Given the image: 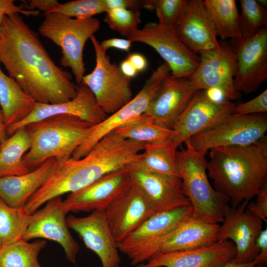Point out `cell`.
Returning <instances> with one entry per match:
<instances>
[{
	"label": "cell",
	"mask_w": 267,
	"mask_h": 267,
	"mask_svg": "<svg viewBox=\"0 0 267 267\" xmlns=\"http://www.w3.org/2000/svg\"><path fill=\"white\" fill-rule=\"evenodd\" d=\"M36 102L56 104L74 98L78 87L52 60L38 35L19 14L4 17L0 30V63Z\"/></svg>",
	"instance_id": "obj_1"
},
{
	"label": "cell",
	"mask_w": 267,
	"mask_h": 267,
	"mask_svg": "<svg viewBox=\"0 0 267 267\" xmlns=\"http://www.w3.org/2000/svg\"><path fill=\"white\" fill-rule=\"evenodd\" d=\"M144 145L112 132L80 159L55 158L48 177L27 200L24 211L30 215L50 199L80 190L105 175L129 166Z\"/></svg>",
	"instance_id": "obj_2"
},
{
	"label": "cell",
	"mask_w": 267,
	"mask_h": 267,
	"mask_svg": "<svg viewBox=\"0 0 267 267\" xmlns=\"http://www.w3.org/2000/svg\"><path fill=\"white\" fill-rule=\"evenodd\" d=\"M207 171L215 189L235 208L250 201L267 183L266 137L245 146H223L209 150Z\"/></svg>",
	"instance_id": "obj_3"
},
{
	"label": "cell",
	"mask_w": 267,
	"mask_h": 267,
	"mask_svg": "<svg viewBox=\"0 0 267 267\" xmlns=\"http://www.w3.org/2000/svg\"><path fill=\"white\" fill-rule=\"evenodd\" d=\"M94 125L75 116L60 115L25 126L31 146L23 157L26 166L32 170L51 158H66L91 133Z\"/></svg>",
	"instance_id": "obj_4"
},
{
	"label": "cell",
	"mask_w": 267,
	"mask_h": 267,
	"mask_svg": "<svg viewBox=\"0 0 267 267\" xmlns=\"http://www.w3.org/2000/svg\"><path fill=\"white\" fill-rule=\"evenodd\" d=\"M176 151V162L185 196L192 207L191 218L202 222H222L228 197L214 189L207 174L206 154L195 151L188 139Z\"/></svg>",
	"instance_id": "obj_5"
},
{
	"label": "cell",
	"mask_w": 267,
	"mask_h": 267,
	"mask_svg": "<svg viewBox=\"0 0 267 267\" xmlns=\"http://www.w3.org/2000/svg\"><path fill=\"white\" fill-rule=\"evenodd\" d=\"M44 14L39 33L61 48V64L69 67L76 82L81 84L86 70L84 48L88 40L99 30L100 21L93 17L77 18L55 12Z\"/></svg>",
	"instance_id": "obj_6"
},
{
	"label": "cell",
	"mask_w": 267,
	"mask_h": 267,
	"mask_svg": "<svg viewBox=\"0 0 267 267\" xmlns=\"http://www.w3.org/2000/svg\"><path fill=\"white\" fill-rule=\"evenodd\" d=\"M90 39L95 51V66L91 73L84 76L82 83L89 88L99 107L108 116L133 98L132 79L122 73L116 63L111 61L94 35Z\"/></svg>",
	"instance_id": "obj_7"
},
{
	"label": "cell",
	"mask_w": 267,
	"mask_h": 267,
	"mask_svg": "<svg viewBox=\"0 0 267 267\" xmlns=\"http://www.w3.org/2000/svg\"><path fill=\"white\" fill-rule=\"evenodd\" d=\"M265 114H230L215 126L188 139L196 151L206 154L211 149L223 146H245L266 137Z\"/></svg>",
	"instance_id": "obj_8"
},
{
	"label": "cell",
	"mask_w": 267,
	"mask_h": 267,
	"mask_svg": "<svg viewBox=\"0 0 267 267\" xmlns=\"http://www.w3.org/2000/svg\"><path fill=\"white\" fill-rule=\"evenodd\" d=\"M132 42L146 44L154 49L171 70V75L188 78L197 68L200 57L178 37L176 29L158 22H149L128 38Z\"/></svg>",
	"instance_id": "obj_9"
},
{
	"label": "cell",
	"mask_w": 267,
	"mask_h": 267,
	"mask_svg": "<svg viewBox=\"0 0 267 267\" xmlns=\"http://www.w3.org/2000/svg\"><path fill=\"white\" fill-rule=\"evenodd\" d=\"M170 74V68L166 62L159 66L147 79L139 92L127 104L93 126L90 134L71 157L75 159L84 157L106 135L144 114L162 82Z\"/></svg>",
	"instance_id": "obj_10"
},
{
	"label": "cell",
	"mask_w": 267,
	"mask_h": 267,
	"mask_svg": "<svg viewBox=\"0 0 267 267\" xmlns=\"http://www.w3.org/2000/svg\"><path fill=\"white\" fill-rule=\"evenodd\" d=\"M218 224L200 222L191 217L175 228L134 254L129 259L136 266L163 253L191 250L212 245L218 241Z\"/></svg>",
	"instance_id": "obj_11"
},
{
	"label": "cell",
	"mask_w": 267,
	"mask_h": 267,
	"mask_svg": "<svg viewBox=\"0 0 267 267\" xmlns=\"http://www.w3.org/2000/svg\"><path fill=\"white\" fill-rule=\"evenodd\" d=\"M199 54V65L188 77L199 90L217 89L225 98L238 99L239 93L234 88L237 62L233 47L226 43H220V47L205 51Z\"/></svg>",
	"instance_id": "obj_12"
},
{
	"label": "cell",
	"mask_w": 267,
	"mask_h": 267,
	"mask_svg": "<svg viewBox=\"0 0 267 267\" xmlns=\"http://www.w3.org/2000/svg\"><path fill=\"white\" fill-rule=\"evenodd\" d=\"M235 104L212 101L198 91L178 118L168 141L175 149L192 136L220 123L232 114Z\"/></svg>",
	"instance_id": "obj_13"
},
{
	"label": "cell",
	"mask_w": 267,
	"mask_h": 267,
	"mask_svg": "<svg viewBox=\"0 0 267 267\" xmlns=\"http://www.w3.org/2000/svg\"><path fill=\"white\" fill-rule=\"evenodd\" d=\"M133 183L130 170L126 166L104 175L80 190L69 193L63 200V207L67 213L105 211Z\"/></svg>",
	"instance_id": "obj_14"
},
{
	"label": "cell",
	"mask_w": 267,
	"mask_h": 267,
	"mask_svg": "<svg viewBox=\"0 0 267 267\" xmlns=\"http://www.w3.org/2000/svg\"><path fill=\"white\" fill-rule=\"evenodd\" d=\"M249 202L245 201L235 208L228 205L220 226L218 241L229 240L234 243L236 255L230 262L236 264L251 263L259 254L255 242L263 221L246 209Z\"/></svg>",
	"instance_id": "obj_15"
},
{
	"label": "cell",
	"mask_w": 267,
	"mask_h": 267,
	"mask_svg": "<svg viewBox=\"0 0 267 267\" xmlns=\"http://www.w3.org/2000/svg\"><path fill=\"white\" fill-rule=\"evenodd\" d=\"M67 214L61 196L50 199L42 209L30 215L22 239L28 241L41 238L56 242L62 247L67 260L74 263L80 246L69 230Z\"/></svg>",
	"instance_id": "obj_16"
},
{
	"label": "cell",
	"mask_w": 267,
	"mask_h": 267,
	"mask_svg": "<svg viewBox=\"0 0 267 267\" xmlns=\"http://www.w3.org/2000/svg\"><path fill=\"white\" fill-rule=\"evenodd\" d=\"M235 42L237 68L234 88L238 93L250 94L267 80V27L250 39Z\"/></svg>",
	"instance_id": "obj_17"
},
{
	"label": "cell",
	"mask_w": 267,
	"mask_h": 267,
	"mask_svg": "<svg viewBox=\"0 0 267 267\" xmlns=\"http://www.w3.org/2000/svg\"><path fill=\"white\" fill-rule=\"evenodd\" d=\"M198 91L188 78L170 74L162 82L144 114L157 125L171 130Z\"/></svg>",
	"instance_id": "obj_18"
},
{
	"label": "cell",
	"mask_w": 267,
	"mask_h": 267,
	"mask_svg": "<svg viewBox=\"0 0 267 267\" xmlns=\"http://www.w3.org/2000/svg\"><path fill=\"white\" fill-rule=\"evenodd\" d=\"M108 225L117 243L122 241L146 220L156 213L134 182L104 211Z\"/></svg>",
	"instance_id": "obj_19"
},
{
	"label": "cell",
	"mask_w": 267,
	"mask_h": 267,
	"mask_svg": "<svg viewBox=\"0 0 267 267\" xmlns=\"http://www.w3.org/2000/svg\"><path fill=\"white\" fill-rule=\"evenodd\" d=\"M69 229L76 232L86 247L95 253L102 267H120L121 258L104 211L94 210L84 217L70 215L66 218Z\"/></svg>",
	"instance_id": "obj_20"
},
{
	"label": "cell",
	"mask_w": 267,
	"mask_h": 267,
	"mask_svg": "<svg viewBox=\"0 0 267 267\" xmlns=\"http://www.w3.org/2000/svg\"><path fill=\"white\" fill-rule=\"evenodd\" d=\"M60 115L75 116L94 126L107 117L99 107L95 97L89 88L83 83L79 85L78 92L73 99L56 104L36 102L31 113L23 120L6 128L8 135L28 124Z\"/></svg>",
	"instance_id": "obj_21"
},
{
	"label": "cell",
	"mask_w": 267,
	"mask_h": 267,
	"mask_svg": "<svg viewBox=\"0 0 267 267\" xmlns=\"http://www.w3.org/2000/svg\"><path fill=\"white\" fill-rule=\"evenodd\" d=\"M235 255L232 241H217L201 248L160 254L135 267H222Z\"/></svg>",
	"instance_id": "obj_22"
},
{
	"label": "cell",
	"mask_w": 267,
	"mask_h": 267,
	"mask_svg": "<svg viewBox=\"0 0 267 267\" xmlns=\"http://www.w3.org/2000/svg\"><path fill=\"white\" fill-rule=\"evenodd\" d=\"M129 168L138 186L156 213L191 205L184 194L180 178Z\"/></svg>",
	"instance_id": "obj_23"
},
{
	"label": "cell",
	"mask_w": 267,
	"mask_h": 267,
	"mask_svg": "<svg viewBox=\"0 0 267 267\" xmlns=\"http://www.w3.org/2000/svg\"><path fill=\"white\" fill-rule=\"evenodd\" d=\"M176 31L182 42L196 54L220 47L215 26L204 0H188Z\"/></svg>",
	"instance_id": "obj_24"
},
{
	"label": "cell",
	"mask_w": 267,
	"mask_h": 267,
	"mask_svg": "<svg viewBox=\"0 0 267 267\" xmlns=\"http://www.w3.org/2000/svg\"><path fill=\"white\" fill-rule=\"evenodd\" d=\"M191 205L156 213L122 241L117 243L118 250L129 258L156 239L167 234L185 220L191 217Z\"/></svg>",
	"instance_id": "obj_25"
},
{
	"label": "cell",
	"mask_w": 267,
	"mask_h": 267,
	"mask_svg": "<svg viewBox=\"0 0 267 267\" xmlns=\"http://www.w3.org/2000/svg\"><path fill=\"white\" fill-rule=\"evenodd\" d=\"M55 161L49 159L29 173L0 178V199L9 206L23 208L29 198L44 184Z\"/></svg>",
	"instance_id": "obj_26"
},
{
	"label": "cell",
	"mask_w": 267,
	"mask_h": 267,
	"mask_svg": "<svg viewBox=\"0 0 267 267\" xmlns=\"http://www.w3.org/2000/svg\"><path fill=\"white\" fill-rule=\"evenodd\" d=\"M36 103V101L0 67V106L6 127L23 120L33 111Z\"/></svg>",
	"instance_id": "obj_27"
},
{
	"label": "cell",
	"mask_w": 267,
	"mask_h": 267,
	"mask_svg": "<svg viewBox=\"0 0 267 267\" xmlns=\"http://www.w3.org/2000/svg\"><path fill=\"white\" fill-rule=\"evenodd\" d=\"M168 140L144 144L143 150L128 166L146 172L179 177L176 157L177 149Z\"/></svg>",
	"instance_id": "obj_28"
},
{
	"label": "cell",
	"mask_w": 267,
	"mask_h": 267,
	"mask_svg": "<svg viewBox=\"0 0 267 267\" xmlns=\"http://www.w3.org/2000/svg\"><path fill=\"white\" fill-rule=\"evenodd\" d=\"M30 146V137L24 127L19 129L1 144L0 178L23 175L32 171L26 166L23 160Z\"/></svg>",
	"instance_id": "obj_29"
},
{
	"label": "cell",
	"mask_w": 267,
	"mask_h": 267,
	"mask_svg": "<svg viewBox=\"0 0 267 267\" xmlns=\"http://www.w3.org/2000/svg\"><path fill=\"white\" fill-rule=\"evenodd\" d=\"M205 5L215 26L218 37L223 40L241 39L239 14L234 0H205Z\"/></svg>",
	"instance_id": "obj_30"
},
{
	"label": "cell",
	"mask_w": 267,
	"mask_h": 267,
	"mask_svg": "<svg viewBox=\"0 0 267 267\" xmlns=\"http://www.w3.org/2000/svg\"><path fill=\"white\" fill-rule=\"evenodd\" d=\"M46 245L44 239L30 243L21 239L2 245L0 248V267H42L38 256Z\"/></svg>",
	"instance_id": "obj_31"
},
{
	"label": "cell",
	"mask_w": 267,
	"mask_h": 267,
	"mask_svg": "<svg viewBox=\"0 0 267 267\" xmlns=\"http://www.w3.org/2000/svg\"><path fill=\"white\" fill-rule=\"evenodd\" d=\"M113 132L125 139L144 144L165 141L172 134V130L157 125L144 113Z\"/></svg>",
	"instance_id": "obj_32"
},
{
	"label": "cell",
	"mask_w": 267,
	"mask_h": 267,
	"mask_svg": "<svg viewBox=\"0 0 267 267\" xmlns=\"http://www.w3.org/2000/svg\"><path fill=\"white\" fill-rule=\"evenodd\" d=\"M29 217L23 208L11 207L0 199V243L1 246L22 239Z\"/></svg>",
	"instance_id": "obj_33"
},
{
	"label": "cell",
	"mask_w": 267,
	"mask_h": 267,
	"mask_svg": "<svg viewBox=\"0 0 267 267\" xmlns=\"http://www.w3.org/2000/svg\"><path fill=\"white\" fill-rule=\"evenodd\" d=\"M239 26L241 40L250 39L267 27V10L257 0H240Z\"/></svg>",
	"instance_id": "obj_34"
},
{
	"label": "cell",
	"mask_w": 267,
	"mask_h": 267,
	"mask_svg": "<svg viewBox=\"0 0 267 267\" xmlns=\"http://www.w3.org/2000/svg\"><path fill=\"white\" fill-rule=\"evenodd\" d=\"M188 1L187 0H143V7L155 11L158 23L177 29L184 17Z\"/></svg>",
	"instance_id": "obj_35"
},
{
	"label": "cell",
	"mask_w": 267,
	"mask_h": 267,
	"mask_svg": "<svg viewBox=\"0 0 267 267\" xmlns=\"http://www.w3.org/2000/svg\"><path fill=\"white\" fill-rule=\"evenodd\" d=\"M105 13L104 21L109 28L127 38L138 29L141 22L140 13L138 10L116 8Z\"/></svg>",
	"instance_id": "obj_36"
},
{
	"label": "cell",
	"mask_w": 267,
	"mask_h": 267,
	"mask_svg": "<svg viewBox=\"0 0 267 267\" xmlns=\"http://www.w3.org/2000/svg\"><path fill=\"white\" fill-rule=\"evenodd\" d=\"M107 11L103 0H76L60 3L50 12L77 18L91 17Z\"/></svg>",
	"instance_id": "obj_37"
},
{
	"label": "cell",
	"mask_w": 267,
	"mask_h": 267,
	"mask_svg": "<svg viewBox=\"0 0 267 267\" xmlns=\"http://www.w3.org/2000/svg\"><path fill=\"white\" fill-rule=\"evenodd\" d=\"M267 112V89H265L254 98L235 105L232 114L236 115H248L265 114Z\"/></svg>",
	"instance_id": "obj_38"
},
{
	"label": "cell",
	"mask_w": 267,
	"mask_h": 267,
	"mask_svg": "<svg viewBox=\"0 0 267 267\" xmlns=\"http://www.w3.org/2000/svg\"><path fill=\"white\" fill-rule=\"evenodd\" d=\"M246 209L251 214L267 222V183L261 188L255 201L249 202Z\"/></svg>",
	"instance_id": "obj_39"
},
{
	"label": "cell",
	"mask_w": 267,
	"mask_h": 267,
	"mask_svg": "<svg viewBox=\"0 0 267 267\" xmlns=\"http://www.w3.org/2000/svg\"><path fill=\"white\" fill-rule=\"evenodd\" d=\"M19 13L26 16H37L39 11L25 9L22 5L15 4L13 0H0V30L5 16Z\"/></svg>",
	"instance_id": "obj_40"
},
{
	"label": "cell",
	"mask_w": 267,
	"mask_h": 267,
	"mask_svg": "<svg viewBox=\"0 0 267 267\" xmlns=\"http://www.w3.org/2000/svg\"><path fill=\"white\" fill-rule=\"evenodd\" d=\"M255 246L259 254L254 261L257 264L264 266L267 262V228L260 231L258 235Z\"/></svg>",
	"instance_id": "obj_41"
},
{
	"label": "cell",
	"mask_w": 267,
	"mask_h": 267,
	"mask_svg": "<svg viewBox=\"0 0 267 267\" xmlns=\"http://www.w3.org/2000/svg\"><path fill=\"white\" fill-rule=\"evenodd\" d=\"M103 1L107 11L116 8L139 10L143 5V0H103Z\"/></svg>",
	"instance_id": "obj_42"
},
{
	"label": "cell",
	"mask_w": 267,
	"mask_h": 267,
	"mask_svg": "<svg viewBox=\"0 0 267 267\" xmlns=\"http://www.w3.org/2000/svg\"><path fill=\"white\" fill-rule=\"evenodd\" d=\"M24 2L26 3L27 9L42 10L44 13L49 12L60 3L56 0H31Z\"/></svg>",
	"instance_id": "obj_43"
},
{
	"label": "cell",
	"mask_w": 267,
	"mask_h": 267,
	"mask_svg": "<svg viewBox=\"0 0 267 267\" xmlns=\"http://www.w3.org/2000/svg\"><path fill=\"white\" fill-rule=\"evenodd\" d=\"M102 48L105 51L110 48L128 51L132 42L130 40L123 38H112L105 40L100 43Z\"/></svg>",
	"instance_id": "obj_44"
},
{
	"label": "cell",
	"mask_w": 267,
	"mask_h": 267,
	"mask_svg": "<svg viewBox=\"0 0 267 267\" xmlns=\"http://www.w3.org/2000/svg\"><path fill=\"white\" fill-rule=\"evenodd\" d=\"M137 71L144 70L147 66V60L145 57L139 53H132L127 58Z\"/></svg>",
	"instance_id": "obj_45"
},
{
	"label": "cell",
	"mask_w": 267,
	"mask_h": 267,
	"mask_svg": "<svg viewBox=\"0 0 267 267\" xmlns=\"http://www.w3.org/2000/svg\"><path fill=\"white\" fill-rule=\"evenodd\" d=\"M119 67L122 73L125 76L130 79L135 77L138 73L137 70L127 59L122 61Z\"/></svg>",
	"instance_id": "obj_46"
},
{
	"label": "cell",
	"mask_w": 267,
	"mask_h": 267,
	"mask_svg": "<svg viewBox=\"0 0 267 267\" xmlns=\"http://www.w3.org/2000/svg\"><path fill=\"white\" fill-rule=\"evenodd\" d=\"M204 90V94L212 101L220 102L227 100L222 92L219 89H211Z\"/></svg>",
	"instance_id": "obj_47"
},
{
	"label": "cell",
	"mask_w": 267,
	"mask_h": 267,
	"mask_svg": "<svg viewBox=\"0 0 267 267\" xmlns=\"http://www.w3.org/2000/svg\"><path fill=\"white\" fill-rule=\"evenodd\" d=\"M6 126L5 124L4 116L0 108V144H2L8 138L6 131Z\"/></svg>",
	"instance_id": "obj_48"
},
{
	"label": "cell",
	"mask_w": 267,
	"mask_h": 267,
	"mask_svg": "<svg viewBox=\"0 0 267 267\" xmlns=\"http://www.w3.org/2000/svg\"><path fill=\"white\" fill-rule=\"evenodd\" d=\"M264 266L253 261L251 263L244 264H236L229 262L222 267H264Z\"/></svg>",
	"instance_id": "obj_49"
},
{
	"label": "cell",
	"mask_w": 267,
	"mask_h": 267,
	"mask_svg": "<svg viewBox=\"0 0 267 267\" xmlns=\"http://www.w3.org/2000/svg\"><path fill=\"white\" fill-rule=\"evenodd\" d=\"M257 1L262 6L267 7V0H257Z\"/></svg>",
	"instance_id": "obj_50"
},
{
	"label": "cell",
	"mask_w": 267,
	"mask_h": 267,
	"mask_svg": "<svg viewBox=\"0 0 267 267\" xmlns=\"http://www.w3.org/2000/svg\"><path fill=\"white\" fill-rule=\"evenodd\" d=\"M1 246V244L0 243V248Z\"/></svg>",
	"instance_id": "obj_51"
},
{
	"label": "cell",
	"mask_w": 267,
	"mask_h": 267,
	"mask_svg": "<svg viewBox=\"0 0 267 267\" xmlns=\"http://www.w3.org/2000/svg\"><path fill=\"white\" fill-rule=\"evenodd\" d=\"M1 144H0V147H1Z\"/></svg>",
	"instance_id": "obj_52"
}]
</instances>
